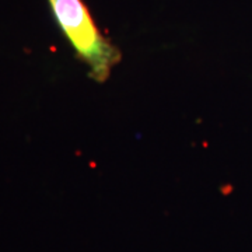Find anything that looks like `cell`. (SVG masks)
<instances>
[{"instance_id": "6da1fadb", "label": "cell", "mask_w": 252, "mask_h": 252, "mask_svg": "<svg viewBox=\"0 0 252 252\" xmlns=\"http://www.w3.org/2000/svg\"><path fill=\"white\" fill-rule=\"evenodd\" d=\"M55 23L62 31L77 59L97 83L108 80L122 55L99 31L84 0H46Z\"/></svg>"}]
</instances>
